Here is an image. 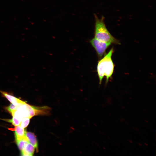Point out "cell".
<instances>
[{
  "instance_id": "cell-1",
  "label": "cell",
  "mask_w": 156,
  "mask_h": 156,
  "mask_svg": "<svg viewBox=\"0 0 156 156\" xmlns=\"http://www.w3.org/2000/svg\"><path fill=\"white\" fill-rule=\"evenodd\" d=\"M114 52L113 48L103 57L99 60L97 66V71L101 84L103 79L105 77L106 83L112 77L113 73L114 65L112 59V56Z\"/></svg>"
},
{
  "instance_id": "cell-2",
  "label": "cell",
  "mask_w": 156,
  "mask_h": 156,
  "mask_svg": "<svg viewBox=\"0 0 156 156\" xmlns=\"http://www.w3.org/2000/svg\"><path fill=\"white\" fill-rule=\"evenodd\" d=\"M95 25L94 38L100 41L115 44H120L119 41L114 37L107 29L104 22V17L100 19L94 15Z\"/></svg>"
},
{
  "instance_id": "cell-3",
  "label": "cell",
  "mask_w": 156,
  "mask_h": 156,
  "mask_svg": "<svg viewBox=\"0 0 156 156\" xmlns=\"http://www.w3.org/2000/svg\"><path fill=\"white\" fill-rule=\"evenodd\" d=\"M26 105L30 118L36 116H48L50 114L51 109L48 106H35L27 103Z\"/></svg>"
},
{
  "instance_id": "cell-4",
  "label": "cell",
  "mask_w": 156,
  "mask_h": 156,
  "mask_svg": "<svg viewBox=\"0 0 156 156\" xmlns=\"http://www.w3.org/2000/svg\"><path fill=\"white\" fill-rule=\"evenodd\" d=\"M90 42L95 50L98 57L100 58L103 56L107 49L111 44L100 41L94 38L90 40Z\"/></svg>"
},
{
  "instance_id": "cell-5",
  "label": "cell",
  "mask_w": 156,
  "mask_h": 156,
  "mask_svg": "<svg viewBox=\"0 0 156 156\" xmlns=\"http://www.w3.org/2000/svg\"><path fill=\"white\" fill-rule=\"evenodd\" d=\"M0 92L3 96L6 98L11 103L17 106L26 103L25 101L20 100L19 99L6 92L0 90Z\"/></svg>"
},
{
  "instance_id": "cell-6",
  "label": "cell",
  "mask_w": 156,
  "mask_h": 156,
  "mask_svg": "<svg viewBox=\"0 0 156 156\" xmlns=\"http://www.w3.org/2000/svg\"><path fill=\"white\" fill-rule=\"evenodd\" d=\"M25 136L27 138L29 142L35 147L36 152H38V142L36 136L34 133L30 132H27L26 131Z\"/></svg>"
},
{
  "instance_id": "cell-7",
  "label": "cell",
  "mask_w": 156,
  "mask_h": 156,
  "mask_svg": "<svg viewBox=\"0 0 156 156\" xmlns=\"http://www.w3.org/2000/svg\"><path fill=\"white\" fill-rule=\"evenodd\" d=\"M35 148L31 144L27 143L21 151V155L22 156H33Z\"/></svg>"
},
{
  "instance_id": "cell-8",
  "label": "cell",
  "mask_w": 156,
  "mask_h": 156,
  "mask_svg": "<svg viewBox=\"0 0 156 156\" xmlns=\"http://www.w3.org/2000/svg\"><path fill=\"white\" fill-rule=\"evenodd\" d=\"M15 141L23 138L25 136L26 131L24 128L18 125L15 126L14 128Z\"/></svg>"
},
{
  "instance_id": "cell-9",
  "label": "cell",
  "mask_w": 156,
  "mask_h": 156,
  "mask_svg": "<svg viewBox=\"0 0 156 156\" xmlns=\"http://www.w3.org/2000/svg\"><path fill=\"white\" fill-rule=\"evenodd\" d=\"M18 147L21 151L25 147L26 145L29 143L27 137L25 136L23 138L16 141Z\"/></svg>"
},
{
  "instance_id": "cell-10",
  "label": "cell",
  "mask_w": 156,
  "mask_h": 156,
  "mask_svg": "<svg viewBox=\"0 0 156 156\" xmlns=\"http://www.w3.org/2000/svg\"><path fill=\"white\" fill-rule=\"evenodd\" d=\"M30 119L29 118H23L20 122V126L23 128L27 127L29 124Z\"/></svg>"
},
{
  "instance_id": "cell-11",
  "label": "cell",
  "mask_w": 156,
  "mask_h": 156,
  "mask_svg": "<svg viewBox=\"0 0 156 156\" xmlns=\"http://www.w3.org/2000/svg\"><path fill=\"white\" fill-rule=\"evenodd\" d=\"M7 120L8 122L11 123L15 126L19 125L21 121L14 116H13V118L11 119Z\"/></svg>"
},
{
  "instance_id": "cell-12",
  "label": "cell",
  "mask_w": 156,
  "mask_h": 156,
  "mask_svg": "<svg viewBox=\"0 0 156 156\" xmlns=\"http://www.w3.org/2000/svg\"><path fill=\"white\" fill-rule=\"evenodd\" d=\"M17 106L12 104L6 107V109L10 113L16 109Z\"/></svg>"
}]
</instances>
